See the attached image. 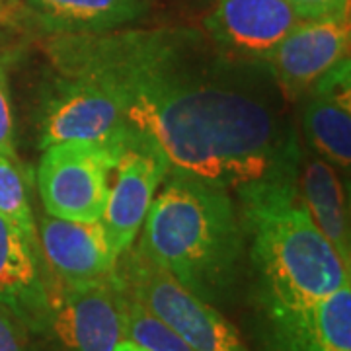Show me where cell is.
<instances>
[{
  "label": "cell",
  "instance_id": "1",
  "mask_svg": "<svg viewBox=\"0 0 351 351\" xmlns=\"http://www.w3.org/2000/svg\"><path fill=\"white\" fill-rule=\"evenodd\" d=\"M53 71L112 98L170 172L237 191L297 180L301 138L271 71L188 25L43 36Z\"/></svg>",
  "mask_w": 351,
  "mask_h": 351
},
{
  "label": "cell",
  "instance_id": "2",
  "mask_svg": "<svg viewBox=\"0 0 351 351\" xmlns=\"http://www.w3.org/2000/svg\"><path fill=\"white\" fill-rule=\"evenodd\" d=\"M182 285L217 308L230 306L248 274V239L230 189L168 172L137 244Z\"/></svg>",
  "mask_w": 351,
  "mask_h": 351
},
{
  "label": "cell",
  "instance_id": "3",
  "mask_svg": "<svg viewBox=\"0 0 351 351\" xmlns=\"http://www.w3.org/2000/svg\"><path fill=\"white\" fill-rule=\"evenodd\" d=\"M237 195L258 308L311 304L350 285L351 267L314 225L297 180L254 182Z\"/></svg>",
  "mask_w": 351,
  "mask_h": 351
},
{
  "label": "cell",
  "instance_id": "4",
  "mask_svg": "<svg viewBox=\"0 0 351 351\" xmlns=\"http://www.w3.org/2000/svg\"><path fill=\"white\" fill-rule=\"evenodd\" d=\"M115 277L131 299L176 332L191 350L248 351L225 314L184 287L137 244L117 258Z\"/></svg>",
  "mask_w": 351,
  "mask_h": 351
},
{
  "label": "cell",
  "instance_id": "5",
  "mask_svg": "<svg viewBox=\"0 0 351 351\" xmlns=\"http://www.w3.org/2000/svg\"><path fill=\"white\" fill-rule=\"evenodd\" d=\"M38 135L41 149L59 143H88L123 151L147 147L104 90L59 73L39 98Z\"/></svg>",
  "mask_w": 351,
  "mask_h": 351
},
{
  "label": "cell",
  "instance_id": "6",
  "mask_svg": "<svg viewBox=\"0 0 351 351\" xmlns=\"http://www.w3.org/2000/svg\"><path fill=\"white\" fill-rule=\"evenodd\" d=\"M123 149L59 143L43 149L38 191L45 213L71 221H101L110 182Z\"/></svg>",
  "mask_w": 351,
  "mask_h": 351
},
{
  "label": "cell",
  "instance_id": "7",
  "mask_svg": "<svg viewBox=\"0 0 351 351\" xmlns=\"http://www.w3.org/2000/svg\"><path fill=\"white\" fill-rule=\"evenodd\" d=\"M47 336L63 351H113L125 339L121 287L115 274L94 281L69 283L47 271Z\"/></svg>",
  "mask_w": 351,
  "mask_h": 351
},
{
  "label": "cell",
  "instance_id": "8",
  "mask_svg": "<svg viewBox=\"0 0 351 351\" xmlns=\"http://www.w3.org/2000/svg\"><path fill=\"white\" fill-rule=\"evenodd\" d=\"M350 14L302 20L260 57L287 101H299L334 66L350 59Z\"/></svg>",
  "mask_w": 351,
  "mask_h": 351
},
{
  "label": "cell",
  "instance_id": "9",
  "mask_svg": "<svg viewBox=\"0 0 351 351\" xmlns=\"http://www.w3.org/2000/svg\"><path fill=\"white\" fill-rule=\"evenodd\" d=\"M262 351H351V283L320 301L258 308Z\"/></svg>",
  "mask_w": 351,
  "mask_h": 351
},
{
  "label": "cell",
  "instance_id": "10",
  "mask_svg": "<svg viewBox=\"0 0 351 351\" xmlns=\"http://www.w3.org/2000/svg\"><path fill=\"white\" fill-rule=\"evenodd\" d=\"M168 172L164 154L152 147H131L119 156L101 215V225L117 258L135 244Z\"/></svg>",
  "mask_w": 351,
  "mask_h": 351
},
{
  "label": "cell",
  "instance_id": "11",
  "mask_svg": "<svg viewBox=\"0 0 351 351\" xmlns=\"http://www.w3.org/2000/svg\"><path fill=\"white\" fill-rule=\"evenodd\" d=\"M0 306L24 326L25 332L47 336L49 293L47 267L39 242L0 215Z\"/></svg>",
  "mask_w": 351,
  "mask_h": 351
},
{
  "label": "cell",
  "instance_id": "12",
  "mask_svg": "<svg viewBox=\"0 0 351 351\" xmlns=\"http://www.w3.org/2000/svg\"><path fill=\"white\" fill-rule=\"evenodd\" d=\"M38 242L55 279L80 283L115 274L117 256L101 221H71L43 213L38 221Z\"/></svg>",
  "mask_w": 351,
  "mask_h": 351
},
{
  "label": "cell",
  "instance_id": "13",
  "mask_svg": "<svg viewBox=\"0 0 351 351\" xmlns=\"http://www.w3.org/2000/svg\"><path fill=\"white\" fill-rule=\"evenodd\" d=\"M301 22L287 0H217L203 27L228 53L260 59Z\"/></svg>",
  "mask_w": 351,
  "mask_h": 351
},
{
  "label": "cell",
  "instance_id": "14",
  "mask_svg": "<svg viewBox=\"0 0 351 351\" xmlns=\"http://www.w3.org/2000/svg\"><path fill=\"white\" fill-rule=\"evenodd\" d=\"M301 100V127L308 149L334 168L348 172L351 164L350 59L322 76Z\"/></svg>",
  "mask_w": 351,
  "mask_h": 351
},
{
  "label": "cell",
  "instance_id": "15",
  "mask_svg": "<svg viewBox=\"0 0 351 351\" xmlns=\"http://www.w3.org/2000/svg\"><path fill=\"white\" fill-rule=\"evenodd\" d=\"M43 36L100 34L138 22L147 0H16Z\"/></svg>",
  "mask_w": 351,
  "mask_h": 351
},
{
  "label": "cell",
  "instance_id": "16",
  "mask_svg": "<svg viewBox=\"0 0 351 351\" xmlns=\"http://www.w3.org/2000/svg\"><path fill=\"white\" fill-rule=\"evenodd\" d=\"M297 191L314 225L351 267V234L343 186L336 168L314 152L302 149L297 170Z\"/></svg>",
  "mask_w": 351,
  "mask_h": 351
},
{
  "label": "cell",
  "instance_id": "17",
  "mask_svg": "<svg viewBox=\"0 0 351 351\" xmlns=\"http://www.w3.org/2000/svg\"><path fill=\"white\" fill-rule=\"evenodd\" d=\"M0 215L38 242V221L32 205L29 170L18 156L0 152Z\"/></svg>",
  "mask_w": 351,
  "mask_h": 351
},
{
  "label": "cell",
  "instance_id": "18",
  "mask_svg": "<svg viewBox=\"0 0 351 351\" xmlns=\"http://www.w3.org/2000/svg\"><path fill=\"white\" fill-rule=\"evenodd\" d=\"M121 306H123V330L127 339L135 341L149 351H195L176 332L160 322L154 314L149 313L143 304L131 299L123 289H121Z\"/></svg>",
  "mask_w": 351,
  "mask_h": 351
},
{
  "label": "cell",
  "instance_id": "19",
  "mask_svg": "<svg viewBox=\"0 0 351 351\" xmlns=\"http://www.w3.org/2000/svg\"><path fill=\"white\" fill-rule=\"evenodd\" d=\"M12 63V55L6 51H0V152L18 156L12 94H10V66Z\"/></svg>",
  "mask_w": 351,
  "mask_h": 351
},
{
  "label": "cell",
  "instance_id": "20",
  "mask_svg": "<svg viewBox=\"0 0 351 351\" xmlns=\"http://www.w3.org/2000/svg\"><path fill=\"white\" fill-rule=\"evenodd\" d=\"M287 2L302 20L350 14V0H287Z\"/></svg>",
  "mask_w": 351,
  "mask_h": 351
},
{
  "label": "cell",
  "instance_id": "21",
  "mask_svg": "<svg viewBox=\"0 0 351 351\" xmlns=\"http://www.w3.org/2000/svg\"><path fill=\"white\" fill-rule=\"evenodd\" d=\"M0 351H29L24 326L0 306Z\"/></svg>",
  "mask_w": 351,
  "mask_h": 351
},
{
  "label": "cell",
  "instance_id": "22",
  "mask_svg": "<svg viewBox=\"0 0 351 351\" xmlns=\"http://www.w3.org/2000/svg\"><path fill=\"white\" fill-rule=\"evenodd\" d=\"M113 351H149L145 350L143 346H138V343H135V341H131V339H121L119 343H117V348Z\"/></svg>",
  "mask_w": 351,
  "mask_h": 351
},
{
  "label": "cell",
  "instance_id": "23",
  "mask_svg": "<svg viewBox=\"0 0 351 351\" xmlns=\"http://www.w3.org/2000/svg\"><path fill=\"white\" fill-rule=\"evenodd\" d=\"M6 8H8V0H0V20L4 18V14H6Z\"/></svg>",
  "mask_w": 351,
  "mask_h": 351
},
{
  "label": "cell",
  "instance_id": "24",
  "mask_svg": "<svg viewBox=\"0 0 351 351\" xmlns=\"http://www.w3.org/2000/svg\"><path fill=\"white\" fill-rule=\"evenodd\" d=\"M0 51H2V49H0Z\"/></svg>",
  "mask_w": 351,
  "mask_h": 351
}]
</instances>
